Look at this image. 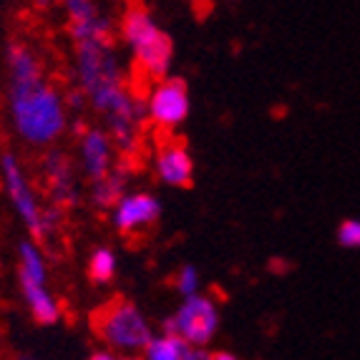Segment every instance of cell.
I'll return each instance as SVG.
<instances>
[{
	"mask_svg": "<svg viewBox=\"0 0 360 360\" xmlns=\"http://www.w3.org/2000/svg\"><path fill=\"white\" fill-rule=\"evenodd\" d=\"M78 78L91 103L106 116L116 144L124 151L139 141V124L146 108L124 89L121 68L108 36L78 41Z\"/></svg>",
	"mask_w": 360,
	"mask_h": 360,
	"instance_id": "1",
	"label": "cell"
},
{
	"mask_svg": "<svg viewBox=\"0 0 360 360\" xmlns=\"http://www.w3.org/2000/svg\"><path fill=\"white\" fill-rule=\"evenodd\" d=\"M81 156H84V169L91 179H98L108 172L111 167V144L108 136L98 129H91L84 134L81 141Z\"/></svg>",
	"mask_w": 360,
	"mask_h": 360,
	"instance_id": "11",
	"label": "cell"
},
{
	"mask_svg": "<svg viewBox=\"0 0 360 360\" xmlns=\"http://www.w3.org/2000/svg\"><path fill=\"white\" fill-rule=\"evenodd\" d=\"M46 172H49V179L51 186H53V194L58 199L60 207H71L76 205V186H73V174H71V167H68L66 156H60L58 151L49 154L46 159Z\"/></svg>",
	"mask_w": 360,
	"mask_h": 360,
	"instance_id": "12",
	"label": "cell"
},
{
	"mask_svg": "<svg viewBox=\"0 0 360 360\" xmlns=\"http://www.w3.org/2000/svg\"><path fill=\"white\" fill-rule=\"evenodd\" d=\"M96 335L106 342L114 353H144L151 340V328L136 305L131 302H111L101 307L94 318Z\"/></svg>",
	"mask_w": 360,
	"mask_h": 360,
	"instance_id": "4",
	"label": "cell"
},
{
	"mask_svg": "<svg viewBox=\"0 0 360 360\" xmlns=\"http://www.w3.org/2000/svg\"><path fill=\"white\" fill-rule=\"evenodd\" d=\"M20 275L46 283V267H43V257L33 245H20Z\"/></svg>",
	"mask_w": 360,
	"mask_h": 360,
	"instance_id": "16",
	"label": "cell"
},
{
	"mask_svg": "<svg viewBox=\"0 0 360 360\" xmlns=\"http://www.w3.org/2000/svg\"><path fill=\"white\" fill-rule=\"evenodd\" d=\"M124 38L139 66L151 76H167L174 60V46L149 13L141 8H129L124 15Z\"/></svg>",
	"mask_w": 360,
	"mask_h": 360,
	"instance_id": "3",
	"label": "cell"
},
{
	"mask_svg": "<svg viewBox=\"0 0 360 360\" xmlns=\"http://www.w3.org/2000/svg\"><path fill=\"white\" fill-rule=\"evenodd\" d=\"M68 103H71L73 108H78L81 103H84V94H78V91H71V94H68Z\"/></svg>",
	"mask_w": 360,
	"mask_h": 360,
	"instance_id": "21",
	"label": "cell"
},
{
	"mask_svg": "<svg viewBox=\"0 0 360 360\" xmlns=\"http://www.w3.org/2000/svg\"><path fill=\"white\" fill-rule=\"evenodd\" d=\"M36 3H38V6H41V8H46V6H49V3H51V0H36Z\"/></svg>",
	"mask_w": 360,
	"mask_h": 360,
	"instance_id": "23",
	"label": "cell"
},
{
	"mask_svg": "<svg viewBox=\"0 0 360 360\" xmlns=\"http://www.w3.org/2000/svg\"><path fill=\"white\" fill-rule=\"evenodd\" d=\"M89 275H91V280L98 285L108 283V280L116 275V255L111 252V250H106V247H98L96 252L91 255Z\"/></svg>",
	"mask_w": 360,
	"mask_h": 360,
	"instance_id": "15",
	"label": "cell"
},
{
	"mask_svg": "<svg viewBox=\"0 0 360 360\" xmlns=\"http://www.w3.org/2000/svg\"><path fill=\"white\" fill-rule=\"evenodd\" d=\"M156 174L169 186H189L194 179V162L181 144H167L156 156Z\"/></svg>",
	"mask_w": 360,
	"mask_h": 360,
	"instance_id": "9",
	"label": "cell"
},
{
	"mask_svg": "<svg viewBox=\"0 0 360 360\" xmlns=\"http://www.w3.org/2000/svg\"><path fill=\"white\" fill-rule=\"evenodd\" d=\"M144 355L149 360H207L210 353L205 348H197L192 342H186L176 333L164 330L162 338L151 335L149 345L144 348Z\"/></svg>",
	"mask_w": 360,
	"mask_h": 360,
	"instance_id": "10",
	"label": "cell"
},
{
	"mask_svg": "<svg viewBox=\"0 0 360 360\" xmlns=\"http://www.w3.org/2000/svg\"><path fill=\"white\" fill-rule=\"evenodd\" d=\"M3 174H6L8 194H11L13 205H15L18 214L25 219V224L30 227V232L41 240L43 237V224H41L43 212H41V207L36 205V199H33V192H30V186H28V181H25L23 172H20L18 162H15L11 154L3 156Z\"/></svg>",
	"mask_w": 360,
	"mask_h": 360,
	"instance_id": "7",
	"label": "cell"
},
{
	"mask_svg": "<svg viewBox=\"0 0 360 360\" xmlns=\"http://www.w3.org/2000/svg\"><path fill=\"white\" fill-rule=\"evenodd\" d=\"M338 245L345 250H360V219H345L338 227Z\"/></svg>",
	"mask_w": 360,
	"mask_h": 360,
	"instance_id": "18",
	"label": "cell"
},
{
	"mask_svg": "<svg viewBox=\"0 0 360 360\" xmlns=\"http://www.w3.org/2000/svg\"><path fill=\"white\" fill-rule=\"evenodd\" d=\"M124 176L119 172H106L103 176L94 179V205L106 210V207H114L121 197H124Z\"/></svg>",
	"mask_w": 360,
	"mask_h": 360,
	"instance_id": "14",
	"label": "cell"
},
{
	"mask_svg": "<svg viewBox=\"0 0 360 360\" xmlns=\"http://www.w3.org/2000/svg\"><path fill=\"white\" fill-rule=\"evenodd\" d=\"M146 114L154 124L162 129H174L189 116V94H186L184 81L179 78H167L151 91Z\"/></svg>",
	"mask_w": 360,
	"mask_h": 360,
	"instance_id": "6",
	"label": "cell"
},
{
	"mask_svg": "<svg viewBox=\"0 0 360 360\" xmlns=\"http://www.w3.org/2000/svg\"><path fill=\"white\" fill-rule=\"evenodd\" d=\"M20 285H23L25 300H28L30 310H33V318L43 325H51L58 320V305L46 290V283H38V280H30V277L20 275Z\"/></svg>",
	"mask_w": 360,
	"mask_h": 360,
	"instance_id": "13",
	"label": "cell"
},
{
	"mask_svg": "<svg viewBox=\"0 0 360 360\" xmlns=\"http://www.w3.org/2000/svg\"><path fill=\"white\" fill-rule=\"evenodd\" d=\"M94 360H114L116 358V353L114 350H96V353L91 355Z\"/></svg>",
	"mask_w": 360,
	"mask_h": 360,
	"instance_id": "20",
	"label": "cell"
},
{
	"mask_svg": "<svg viewBox=\"0 0 360 360\" xmlns=\"http://www.w3.org/2000/svg\"><path fill=\"white\" fill-rule=\"evenodd\" d=\"M210 358H217V360H234V355L232 353H222V350H219V353L210 355Z\"/></svg>",
	"mask_w": 360,
	"mask_h": 360,
	"instance_id": "22",
	"label": "cell"
},
{
	"mask_svg": "<svg viewBox=\"0 0 360 360\" xmlns=\"http://www.w3.org/2000/svg\"><path fill=\"white\" fill-rule=\"evenodd\" d=\"M66 11H68V18H71V25H81L98 18L94 0H66Z\"/></svg>",
	"mask_w": 360,
	"mask_h": 360,
	"instance_id": "17",
	"label": "cell"
},
{
	"mask_svg": "<svg viewBox=\"0 0 360 360\" xmlns=\"http://www.w3.org/2000/svg\"><path fill=\"white\" fill-rule=\"evenodd\" d=\"M176 290L181 292V297H189V295L199 292V272H197V267H192V264L181 267L179 275H176Z\"/></svg>",
	"mask_w": 360,
	"mask_h": 360,
	"instance_id": "19",
	"label": "cell"
},
{
	"mask_svg": "<svg viewBox=\"0 0 360 360\" xmlns=\"http://www.w3.org/2000/svg\"><path fill=\"white\" fill-rule=\"evenodd\" d=\"M162 205L156 197L141 192V194H127L114 205V224L121 232H134V229H146L159 219Z\"/></svg>",
	"mask_w": 360,
	"mask_h": 360,
	"instance_id": "8",
	"label": "cell"
},
{
	"mask_svg": "<svg viewBox=\"0 0 360 360\" xmlns=\"http://www.w3.org/2000/svg\"><path fill=\"white\" fill-rule=\"evenodd\" d=\"M8 66H11L13 119L20 136L33 144H51L66 127L60 96L51 86H46L36 56L25 46L8 49Z\"/></svg>",
	"mask_w": 360,
	"mask_h": 360,
	"instance_id": "2",
	"label": "cell"
},
{
	"mask_svg": "<svg viewBox=\"0 0 360 360\" xmlns=\"http://www.w3.org/2000/svg\"><path fill=\"white\" fill-rule=\"evenodd\" d=\"M217 328H219V310H217V305L210 297L199 292L184 297L179 310L164 323V330L176 333V335H181L186 342H192L197 348L210 345L212 338L217 335Z\"/></svg>",
	"mask_w": 360,
	"mask_h": 360,
	"instance_id": "5",
	"label": "cell"
}]
</instances>
